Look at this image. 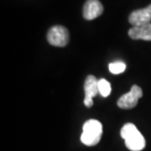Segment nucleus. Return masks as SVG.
<instances>
[{
  "label": "nucleus",
  "instance_id": "obj_1",
  "mask_svg": "<svg viewBox=\"0 0 151 151\" xmlns=\"http://www.w3.org/2000/svg\"><path fill=\"white\" fill-rule=\"evenodd\" d=\"M125 145L131 151H140L145 147V139L134 124H124L120 132Z\"/></svg>",
  "mask_w": 151,
  "mask_h": 151
},
{
  "label": "nucleus",
  "instance_id": "obj_2",
  "mask_svg": "<svg viewBox=\"0 0 151 151\" xmlns=\"http://www.w3.org/2000/svg\"><path fill=\"white\" fill-rule=\"evenodd\" d=\"M81 141L86 146L97 145L103 135V125L96 119H89L83 124Z\"/></svg>",
  "mask_w": 151,
  "mask_h": 151
},
{
  "label": "nucleus",
  "instance_id": "obj_3",
  "mask_svg": "<svg viewBox=\"0 0 151 151\" xmlns=\"http://www.w3.org/2000/svg\"><path fill=\"white\" fill-rule=\"evenodd\" d=\"M70 40L67 29L61 25H55L50 28L47 33V40L53 46L64 47Z\"/></svg>",
  "mask_w": 151,
  "mask_h": 151
},
{
  "label": "nucleus",
  "instance_id": "obj_4",
  "mask_svg": "<svg viewBox=\"0 0 151 151\" xmlns=\"http://www.w3.org/2000/svg\"><path fill=\"white\" fill-rule=\"evenodd\" d=\"M143 96V91L137 85H134L128 93L124 94L118 100V106L122 109H132L136 107L139 99Z\"/></svg>",
  "mask_w": 151,
  "mask_h": 151
},
{
  "label": "nucleus",
  "instance_id": "obj_5",
  "mask_svg": "<svg viewBox=\"0 0 151 151\" xmlns=\"http://www.w3.org/2000/svg\"><path fill=\"white\" fill-rule=\"evenodd\" d=\"M84 90H85V98H84V104L87 108H91L93 105L92 98L96 97L97 93H99L98 90V81L94 76H88L85 80L84 84Z\"/></svg>",
  "mask_w": 151,
  "mask_h": 151
},
{
  "label": "nucleus",
  "instance_id": "obj_6",
  "mask_svg": "<svg viewBox=\"0 0 151 151\" xmlns=\"http://www.w3.org/2000/svg\"><path fill=\"white\" fill-rule=\"evenodd\" d=\"M129 21L133 26H141L151 22V4L145 9L132 12L129 17Z\"/></svg>",
  "mask_w": 151,
  "mask_h": 151
},
{
  "label": "nucleus",
  "instance_id": "obj_7",
  "mask_svg": "<svg viewBox=\"0 0 151 151\" xmlns=\"http://www.w3.org/2000/svg\"><path fill=\"white\" fill-rule=\"evenodd\" d=\"M103 12V6L98 0H87L83 6V17L92 20L99 17Z\"/></svg>",
  "mask_w": 151,
  "mask_h": 151
},
{
  "label": "nucleus",
  "instance_id": "obj_8",
  "mask_svg": "<svg viewBox=\"0 0 151 151\" xmlns=\"http://www.w3.org/2000/svg\"><path fill=\"white\" fill-rule=\"evenodd\" d=\"M129 35L133 40L151 41V23L141 26H134L129 30Z\"/></svg>",
  "mask_w": 151,
  "mask_h": 151
},
{
  "label": "nucleus",
  "instance_id": "obj_9",
  "mask_svg": "<svg viewBox=\"0 0 151 151\" xmlns=\"http://www.w3.org/2000/svg\"><path fill=\"white\" fill-rule=\"evenodd\" d=\"M98 90L99 93L104 97H108L112 92L111 84L105 79H101L98 81Z\"/></svg>",
  "mask_w": 151,
  "mask_h": 151
},
{
  "label": "nucleus",
  "instance_id": "obj_10",
  "mask_svg": "<svg viewBox=\"0 0 151 151\" xmlns=\"http://www.w3.org/2000/svg\"><path fill=\"white\" fill-rule=\"evenodd\" d=\"M109 70L113 74H120L126 70V65L122 61H117L109 64Z\"/></svg>",
  "mask_w": 151,
  "mask_h": 151
}]
</instances>
